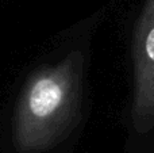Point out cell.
<instances>
[{
  "mask_svg": "<svg viewBox=\"0 0 154 153\" xmlns=\"http://www.w3.org/2000/svg\"><path fill=\"white\" fill-rule=\"evenodd\" d=\"M134 100L131 118L138 132L154 126V0H146L133 43Z\"/></svg>",
  "mask_w": 154,
  "mask_h": 153,
  "instance_id": "7a4b0ae2",
  "label": "cell"
},
{
  "mask_svg": "<svg viewBox=\"0 0 154 153\" xmlns=\"http://www.w3.org/2000/svg\"><path fill=\"white\" fill-rule=\"evenodd\" d=\"M82 56L77 53L54 67L37 70L16 103L12 142L19 153H45L75 127L81 102Z\"/></svg>",
  "mask_w": 154,
  "mask_h": 153,
  "instance_id": "6da1fadb",
  "label": "cell"
}]
</instances>
